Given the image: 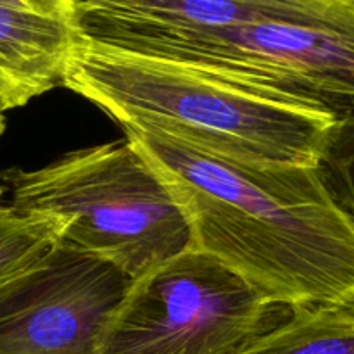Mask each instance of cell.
Segmentation results:
<instances>
[{
  "instance_id": "12",
  "label": "cell",
  "mask_w": 354,
  "mask_h": 354,
  "mask_svg": "<svg viewBox=\"0 0 354 354\" xmlns=\"http://www.w3.org/2000/svg\"><path fill=\"white\" fill-rule=\"evenodd\" d=\"M0 111H2V113H6V111H3V107H2V104H0Z\"/></svg>"
},
{
  "instance_id": "9",
  "label": "cell",
  "mask_w": 354,
  "mask_h": 354,
  "mask_svg": "<svg viewBox=\"0 0 354 354\" xmlns=\"http://www.w3.org/2000/svg\"><path fill=\"white\" fill-rule=\"evenodd\" d=\"M237 354H354V313L297 310Z\"/></svg>"
},
{
  "instance_id": "7",
  "label": "cell",
  "mask_w": 354,
  "mask_h": 354,
  "mask_svg": "<svg viewBox=\"0 0 354 354\" xmlns=\"http://www.w3.org/2000/svg\"><path fill=\"white\" fill-rule=\"evenodd\" d=\"M282 0H73L78 35L128 54L192 33L251 24L279 10Z\"/></svg>"
},
{
  "instance_id": "6",
  "label": "cell",
  "mask_w": 354,
  "mask_h": 354,
  "mask_svg": "<svg viewBox=\"0 0 354 354\" xmlns=\"http://www.w3.org/2000/svg\"><path fill=\"white\" fill-rule=\"evenodd\" d=\"M130 282L109 261L61 241L0 283V354H99Z\"/></svg>"
},
{
  "instance_id": "10",
  "label": "cell",
  "mask_w": 354,
  "mask_h": 354,
  "mask_svg": "<svg viewBox=\"0 0 354 354\" xmlns=\"http://www.w3.org/2000/svg\"><path fill=\"white\" fill-rule=\"evenodd\" d=\"M3 187L0 189L2 197ZM66 221L55 214H19L0 201V283L40 261L64 237Z\"/></svg>"
},
{
  "instance_id": "3",
  "label": "cell",
  "mask_w": 354,
  "mask_h": 354,
  "mask_svg": "<svg viewBox=\"0 0 354 354\" xmlns=\"http://www.w3.org/2000/svg\"><path fill=\"white\" fill-rule=\"evenodd\" d=\"M152 57L330 114L334 135L317 173L354 213V0H282L263 19L194 35Z\"/></svg>"
},
{
  "instance_id": "8",
  "label": "cell",
  "mask_w": 354,
  "mask_h": 354,
  "mask_svg": "<svg viewBox=\"0 0 354 354\" xmlns=\"http://www.w3.org/2000/svg\"><path fill=\"white\" fill-rule=\"evenodd\" d=\"M76 41L73 0H0L3 111L62 85Z\"/></svg>"
},
{
  "instance_id": "1",
  "label": "cell",
  "mask_w": 354,
  "mask_h": 354,
  "mask_svg": "<svg viewBox=\"0 0 354 354\" xmlns=\"http://www.w3.org/2000/svg\"><path fill=\"white\" fill-rule=\"evenodd\" d=\"M182 207L203 251L292 310L354 313V220L317 169L239 162L121 127Z\"/></svg>"
},
{
  "instance_id": "2",
  "label": "cell",
  "mask_w": 354,
  "mask_h": 354,
  "mask_svg": "<svg viewBox=\"0 0 354 354\" xmlns=\"http://www.w3.org/2000/svg\"><path fill=\"white\" fill-rule=\"evenodd\" d=\"M62 86L120 127H145L252 165L318 168L335 123L306 104L273 99L201 69L114 50L78 35Z\"/></svg>"
},
{
  "instance_id": "5",
  "label": "cell",
  "mask_w": 354,
  "mask_h": 354,
  "mask_svg": "<svg viewBox=\"0 0 354 354\" xmlns=\"http://www.w3.org/2000/svg\"><path fill=\"white\" fill-rule=\"evenodd\" d=\"M294 311L190 248L131 280L99 354H237Z\"/></svg>"
},
{
  "instance_id": "11",
  "label": "cell",
  "mask_w": 354,
  "mask_h": 354,
  "mask_svg": "<svg viewBox=\"0 0 354 354\" xmlns=\"http://www.w3.org/2000/svg\"><path fill=\"white\" fill-rule=\"evenodd\" d=\"M3 130H6V113L0 111V137H2ZM0 189H2V185H0Z\"/></svg>"
},
{
  "instance_id": "4",
  "label": "cell",
  "mask_w": 354,
  "mask_h": 354,
  "mask_svg": "<svg viewBox=\"0 0 354 354\" xmlns=\"http://www.w3.org/2000/svg\"><path fill=\"white\" fill-rule=\"evenodd\" d=\"M19 214H55L62 242L116 266L130 280L192 248L173 194L131 140L80 149L44 168L0 173Z\"/></svg>"
}]
</instances>
